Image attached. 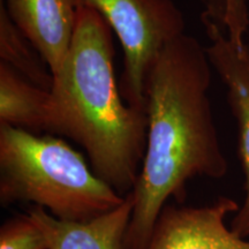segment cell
Returning a JSON list of instances; mask_svg holds the SVG:
<instances>
[{
  "label": "cell",
  "instance_id": "6da1fadb",
  "mask_svg": "<svg viewBox=\"0 0 249 249\" xmlns=\"http://www.w3.org/2000/svg\"><path fill=\"white\" fill-rule=\"evenodd\" d=\"M211 62L204 46L182 34L161 52L147 82L148 138L133 191L124 249H143L170 198L181 200L195 177L229 170L209 99Z\"/></svg>",
  "mask_w": 249,
  "mask_h": 249
},
{
  "label": "cell",
  "instance_id": "7a4b0ae2",
  "mask_svg": "<svg viewBox=\"0 0 249 249\" xmlns=\"http://www.w3.org/2000/svg\"><path fill=\"white\" fill-rule=\"evenodd\" d=\"M111 36L102 15L81 6L71 49L53 74L51 133L81 145L93 172L126 196L144 158L148 114L121 95Z\"/></svg>",
  "mask_w": 249,
  "mask_h": 249
},
{
  "label": "cell",
  "instance_id": "3957f363",
  "mask_svg": "<svg viewBox=\"0 0 249 249\" xmlns=\"http://www.w3.org/2000/svg\"><path fill=\"white\" fill-rule=\"evenodd\" d=\"M124 197L64 140L0 124L2 207L33 203L58 219L88 222L116 209Z\"/></svg>",
  "mask_w": 249,
  "mask_h": 249
},
{
  "label": "cell",
  "instance_id": "277c9868",
  "mask_svg": "<svg viewBox=\"0 0 249 249\" xmlns=\"http://www.w3.org/2000/svg\"><path fill=\"white\" fill-rule=\"evenodd\" d=\"M116 31L124 51L120 91L126 103L147 111V82L163 50L185 34V18L173 0H79Z\"/></svg>",
  "mask_w": 249,
  "mask_h": 249
},
{
  "label": "cell",
  "instance_id": "5b68a950",
  "mask_svg": "<svg viewBox=\"0 0 249 249\" xmlns=\"http://www.w3.org/2000/svg\"><path fill=\"white\" fill-rule=\"evenodd\" d=\"M239 207L225 196L203 207L166 204L143 249H249L247 238L226 225V217Z\"/></svg>",
  "mask_w": 249,
  "mask_h": 249
},
{
  "label": "cell",
  "instance_id": "8992f818",
  "mask_svg": "<svg viewBox=\"0 0 249 249\" xmlns=\"http://www.w3.org/2000/svg\"><path fill=\"white\" fill-rule=\"evenodd\" d=\"M201 21L210 40L205 46L208 57L226 87L238 126V151L245 173V200L230 227L241 238H249V43L235 45L218 24L205 18Z\"/></svg>",
  "mask_w": 249,
  "mask_h": 249
},
{
  "label": "cell",
  "instance_id": "52a82bcc",
  "mask_svg": "<svg viewBox=\"0 0 249 249\" xmlns=\"http://www.w3.org/2000/svg\"><path fill=\"white\" fill-rule=\"evenodd\" d=\"M6 11L54 74L75 35L79 0H1Z\"/></svg>",
  "mask_w": 249,
  "mask_h": 249
},
{
  "label": "cell",
  "instance_id": "ba28073f",
  "mask_svg": "<svg viewBox=\"0 0 249 249\" xmlns=\"http://www.w3.org/2000/svg\"><path fill=\"white\" fill-rule=\"evenodd\" d=\"M27 213L44 234L49 249H124L133 197L129 193L116 209L88 222L58 219L37 205H31Z\"/></svg>",
  "mask_w": 249,
  "mask_h": 249
},
{
  "label": "cell",
  "instance_id": "9c48e42d",
  "mask_svg": "<svg viewBox=\"0 0 249 249\" xmlns=\"http://www.w3.org/2000/svg\"><path fill=\"white\" fill-rule=\"evenodd\" d=\"M51 90H45L0 61V124L51 133Z\"/></svg>",
  "mask_w": 249,
  "mask_h": 249
},
{
  "label": "cell",
  "instance_id": "30bf717a",
  "mask_svg": "<svg viewBox=\"0 0 249 249\" xmlns=\"http://www.w3.org/2000/svg\"><path fill=\"white\" fill-rule=\"evenodd\" d=\"M0 59L24 79L51 90L53 74L35 46L17 27L0 2Z\"/></svg>",
  "mask_w": 249,
  "mask_h": 249
},
{
  "label": "cell",
  "instance_id": "8fae6325",
  "mask_svg": "<svg viewBox=\"0 0 249 249\" xmlns=\"http://www.w3.org/2000/svg\"><path fill=\"white\" fill-rule=\"evenodd\" d=\"M204 5L201 18H208L222 28L235 45L246 43L249 28L248 0H201Z\"/></svg>",
  "mask_w": 249,
  "mask_h": 249
},
{
  "label": "cell",
  "instance_id": "7c38bea8",
  "mask_svg": "<svg viewBox=\"0 0 249 249\" xmlns=\"http://www.w3.org/2000/svg\"><path fill=\"white\" fill-rule=\"evenodd\" d=\"M0 249H49L48 241L29 214H18L0 227Z\"/></svg>",
  "mask_w": 249,
  "mask_h": 249
}]
</instances>
